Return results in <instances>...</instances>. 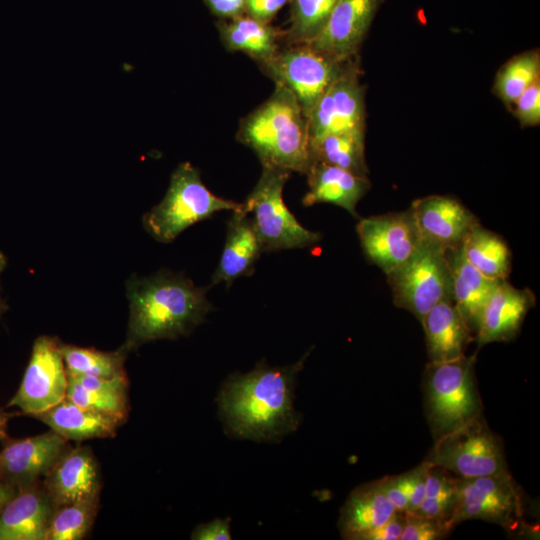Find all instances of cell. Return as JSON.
I'll use <instances>...</instances> for the list:
<instances>
[{
    "mask_svg": "<svg viewBox=\"0 0 540 540\" xmlns=\"http://www.w3.org/2000/svg\"><path fill=\"white\" fill-rule=\"evenodd\" d=\"M289 0H245V14L264 23H270Z\"/></svg>",
    "mask_w": 540,
    "mask_h": 540,
    "instance_id": "cell-38",
    "label": "cell"
},
{
    "mask_svg": "<svg viewBox=\"0 0 540 540\" xmlns=\"http://www.w3.org/2000/svg\"><path fill=\"white\" fill-rule=\"evenodd\" d=\"M512 112L522 126L540 123V79L530 85L512 105Z\"/></svg>",
    "mask_w": 540,
    "mask_h": 540,
    "instance_id": "cell-35",
    "label": "cell"
},
{
    "mask_svg": "<svg viewBox=\"0 0 540 540\" xmlns=\"http://www.w3.org/2000/svg\"><path fill=\"white\" fill-rule=\"evenodd\" d=\"M237 138L255 152L262 167L305 174L311 163L308 119L280 84L241 121Z\"/></svg>",
    "mask_w": 540,
    "mask_h": 540,
    "instance_id": "cell-3",
    "label": "cell"
},
{
    "mask_svg": "<svg viewBox=\"0 0 540 540\" xmlns=\"http://www.w3.org/2000/svg\"><path fill=\"white\" fill-rule=\"evenodd\" d=\"M221 40L229 51L243 52L263 64L279 50L283 37L270 23L256 20L246 14L217 23Z\"/></svg>",
    "mask_w": 540,
    "mask_h": 540,
    "instance_id": "cell-26",
    "label": "cell"
},
{
    "mask_svg": "<svg viewBox=\"0 0 540 540\" xmlns=\"http://www.w3.org/2000/svg\"><path fill=\"white\" fill-rule=\"evenodd\" d=\"M207 287L168 270L126 282L130 316L123 346L134 350L150 341L189 335L213 309Z\"/></svg>",
    "mask_w": 540,
    "mask_h": 540,
    "instance_id": "cell-2",
    "label": "cell"
},
{
    "mask_svg": "<svg viewBox=\"0 0 540 540\" xmlns=\"http://www.w3.org/2000/svg\"><path fill=\"white\" fill-rule=\"evenodd\" d=\"M428 463L424 461L415 469L398 475L400 486L406 494L409 504L406 512H413L425 497V480Z\"/></svg>",
    "mask_w": 540,
    "mask_h": 540,
    "instance_id": "cell-36",
    "label": "cell"
},
{
    "mask_svg": "<svg viewBox=\"0 0 540 540\" xmlns=\"http://www.w3.org/2000/svg\"><path fill=\"white\" fill-rule=\"evenodd\" d=\"M245 0H204L209 11L220 19H232L245 14Z\"/></svg>",
    "mask_w": 540,
    "mask_h": 540,
    "instance_id": "cell-41",
    "label": "cell"
},
{
    "mask_svg": "<svg viewBox=\"0 0 540 540\" xmlns=\"http://www.w3.org/2000/svg\"><path fill=\"white\" fill-rule=\"evenodd\" d=\"M356 231L367 259L386 275L404 264L423 242L410 209L362 218Z\"/></svg>",
    "mask_w": 540,
    "mask_h": 540,
    "instance_id": "cell-13",
    "label": "cell"
},
{
    "mask_svg": "<svg viewBox=\"0 0 540 540\" xmlns=\"http://www.w3.org/2000/svg\"><path fill=\"white\" fill-rule=\"evenodd\" d=\"M425 462L460 478L492 475L507 470L501 443L482 418L436 438Z\"/></svg>",
    "mask_w": 540,
    "mask_h": 540,
    "instance_id": "cell-10",
    "label": "cell"
},
{
    "mask_svg": "<svg viewBox=\"0 0 540 540\" xmlns=\"http://www.w3.org/2000/svg\"><path fill=\"white\" fill-rule=\"evenodd\" d=\"M68 374L72 375L86 389L102 393L127 394V376L106 378L92 375Z\"/></svg>",
    "mask_w": 540,
    "mask_h": 540,
    "instance_id": "cell-37",
    "label": "cell"
},
{
    "mask_svg": "<svg viewBox=\"0 0 540 540\" xmlns=\"http://www.w3.org/2000/svg\"><path fill=\"white\" fill-rule=\"evenodd\" d=\"M521 490L506 470L492 475L456 479V496L449 520L454 528L470 519L515 529L523 515Z\"/></svg>",
    "mask_w": 540,
    "mask_h": 540,
    "instance_id": "cell-9",
    "label": "cell"
},
{
    "mask_svg": "<svg viewBox=\"0 0 540 540\" xmlns=\"http://www.w3.org/2000/svg\"><path fill=\"white\" fill-rule=\"evenodd\" d=\"M475 361L476 354L427 364L426 412L435 439L482 418Z\"/></svg>",
    "mask_w": 540,
    "mask_h": 540,
    "instance_id": "cell-5",
    "label": "cell"
},
{
    "mask_svg": "<svg viewBox=\"0 0 540 540\" xmlns=\"http://www.w3.org/2000/svg\"><path fill=\"white\" fill-rule=\"evenodd\" d=\"M262 253L251 217L240 210L233 211L227 222L226 240L211 286L225 283L230 287L237 278L252 275Z\"/></svg>",
    "mask_w": 540,
    "mask_h": 540,
    "instance_id": "cell-21",
    "label": "cell"
},
{
    "mask_svg": "<svg viewBox=\"0 0 540 540\" xmlns=\"http://www.w3.org/2000/svg\"><path fill=\"white\" fill-rule=\"evenodd\" d=\"M535 301L530 289H518L506 279L499 280L481 315L475 335L478 347L514 339Z\"/></svg>",
    "mask_w": 540,
    "mask_h": 540,
    "instance_id": "cell-18",
    "label": "cell"
},
{
    "mask_svg": "<svg viewBox=\"0 0 540 540\" xmlns=\"http://www.w3.org/2000/svg\"><path fill=\"white\" fill-rule=\"evenodd\" d=\"M306 355L283 367H271L263 360L246 374L229 376L218 395L226 431L254 441L279 440L295 431L300 420L293 405L295 380Z\"/></svg>",
    "mask_w": 540,
    "mask_h": 540,
    "instance_id": "cell-1",
    "label": "cell"
},
{
    "mask_svg": "<svg viewBox=\"0 0 540 540\" xmlns=\"http://www.w3.org/2000/svg\"><path fill=\"white\" fill-rule=\"evenodd\" d=\"M403 526L404 512L396 511L386 523L368 532L363 540H398Z\"/></svg>",
    "mask_w": 540,
    "mask_h": 540,
    "instance_id": "cell-40",
    "label": "cell"
},
{
    "mask_svg": "<svg viewBox=\"0 0 540 540\" xmlns=\"http://www.w3.org/2000/svg\"><path fill=\"white\" fill-rule=\"evenodd\" d=\"M338 0H289V28L285 33L292 44H309L321 32Z\"/></svg>",
    "mask_w": 540,
    "mask_h": 540,
    "instance_id": "cell-32",
    "label": "cell"
},
{
    "mask_svg": "<svg viewBox=\"0 0 540 540\" xmlns=\"http://www.w3.org/2000/svg\"><path fill=\"white\" fill-rule=\"evenodd\" d=\"M6 265H7V258L5 254L0 250V276L3 270L5 269ZM7 308L8 307L6 303L4 302V300L1 298V293H0V318L3 315V313L7 310Z\"/></svg>",
    "mask_w": 540,
    "mask_h": 540,
    "instance_id": "cell-45",
    "label": "cell"
},
{
    "mask_svg": "<svg viewBox=\"0 0 540 540\" xmlns=\"http://www.w3.org/2000/svg\"><path fill=\"white\" fill-rule=\"evenodd\" d=\"M396 512L383 492L380 480L355 488L345 501L339 518L344 539L363 540L371 530L386 523Z\"/></svg>",
    "mask_w": 540,
    "mask_h": 540,
    "instance_id": "cell-24",
    "label": "cell"
},
{
    "mask_svg": "<svg viewBox=\"0 0 540 540\" xmlns=\"http://www.w3.org/2000/svg\"><path fill=\"white\" fill-rule=\"evenodd\" d=\"M194 540H228L231 539L230 519L216 518L208 523L198 525L191 534Z\"/></svg>",
    "mask_w": 540,
    "mask_h": 540,
    "instance_id": "cell-39",
    "label": "cell"
},
{
    "mask_svg": "<svg viewBox=\"0 0 540 540\" xmlns=\"http://www.w3.org/2000/svg\"><path fill=\"white\" fill-rule=\"evenodd\" d=\"M290 173L262 167V173L241 209L251 214L263 252L306 248L321 240V234L303 227L283 201V188Z\"/></svg>",
    "mask_w": 540,
    "mask_h": 540,
    "instance_id": "cell-6",
    "label": "cell"
},
{
    "mask_svg": "<svg viewBox=\"0 0 540 540\" xmlns=\"http://www.w3.org/2000/svg\"><path fill=\"white\" fill-rule=\"evenodd\" d=\"M396 306L411 312L420 322L443 300H452L451 273L446 250L422 242L400 267L387 274Z\"/></svg>",
    "mask_w": 540,
    "mask_h": 540,
    "instance_id": "cell-8",
    "label": "cell"
},
{
    "mask_svg": "<svg viewBox=\"0 0 540 540\" xmlns=\"http://www.w3.org/2000/svg\"><path fill=\"white\" fill-rule=\"evenodd\" d=\"M352 60L341 61L310 44H292L260 64L275 84L287 88L307 117Z\"/></svg>",
    "mask_w": 540,
    "mask_h": 540,
    "instance_id": "cell-7",
    "label": "cell"
},
{
    "mask_svg": "<svg viewBox=\"0 0 540 540\" xmlns=\"http://www.w3.org/2000/svg\"><path fill=\"white\" fill-rule=\"evenodd\" d=\"M99 506V497L54 507L45 540H79L93 525Z\"/></svg>",
    "mask_w": 540,
    "mask_h": 540,
    "instance_id": "cell-31",
    "label": "cell"
},
{
    "mask_svg": "<svg viewBox=\"0 0 540 540\" xmlns=\"http://www.w3.org/2000/svg\"><path fill=\"white\" fill-rule=\"evenodd\" d=\"M364 134L339 133L321 138L310 144L311 161H319L367 177Z\"/></svg>",
    "mask_w": 540,
    "mask_h": 540,
    "instance_id": "cell-28",
    "label": "cell"
},
{
    "mask_svg": "<svg viewBox=\"0 0 540 540\" xmlns=\"http://www.w3.org/2000/svg\"><path fill=\"white\" fill-rule=\"evenodd\" d=\"M410 210L422 240L445 250L459 246L479 222L464 205L449 196L417 199Z\"/></svg>",
    "mask_w": 540,
    "mask_h": 540,
    "instance_id": "cell-16",
    "label": "cell"
},
{
    "mask_svg": "<svg viewBox=\"0 0 540 540\" xmlns=\"http://www.w3.org/2000/svg\"><path fill=\"white\" fill-rule=\"evenodd\" d=\"M382 0H338L321 32L309 44L341 61L357 53Z\"/></svg>",
    "mask_w": 540,
    "mask_h": 540,
    "instance_id": "cell-15",
    "label": "cell"
},
{
    "mask_svg": "<svg viewBox=\"0 0 540 540\" xmlns=\"http://www.w3.org/2000/svg\"><path fill=\"white\" fill-rule=\"evenodd\" d=\"M66 371L76 375H92L106 378L126 376L124 363L127 349L106 352L60 343Z\"/></svg>",
    "mask_w": 540,
    "mask_h": 540,
    "instance_id": "cell-29",
    "label": "cell"
},
{
    "mask_svg": "<svg viewBox=\"0 0 540 540\" xmlns=\"http://www.w3.org/2000/svg\"><path fill=\"white\" fill-rule=\"evenodd\" d=\"M452 528L447 522L404 512L401 540H436L447 536Z\"/></svg>",
    "mask_w": 540,
    "mask_h": 540,
    "instance_id": "cell-34",
    "label": "cell"
},
{
    "mask_svg": "<svg viewBox=\"0 0 540 540\" xmlns=\"http://www.w3.org/2000/svg\"><path fill=\"white\" fill-rule=\"evenodd\" d=\"M43 486L54 507L99 497V471L91 449L66 450L45 475Z\"/></svg>",
    "mask_w": 540,
    "mask_h": 540,
    "instance_id": "cell-17",
    "label": "cell"
},
{
    "mask_svg": "<svg viewBox=\"0 0 540 540\" xmlns=\"http://www.w3.org/2000/svg\"><path fill=\"white\" fill-rule=\"evenodd\" d=\"M241 203L213 194L191 163L173 171L162 201L143 216L145 230L157 241L169 243L186 228L222 210L238 211Z\"/></svg>",
    "mask_w": 540,
    "mask_h": 540,
    "instance_id": "cell-4",
    "label": "cell"
},
{
    "mask_svg": "<svg viewBox=\"0 0 540 540\" xmlns=\"http://www.w3.org/2000/svg\"><path fill=\"white\" fill-rule=\"evenodd\" d=\"M310 144L339 133H365L364 87L351 62L308 116Z\"/></svg>",
    "mask_w": 540,
    "mask_h": 540,
    "instance_id": "cell-12",
    "label": "cell"
},
{
    "mask_svg": "<svg viewBox=\"0 0 540 540\" xmlns=\"http://www.w3.org/2000/svg\"><path fill=\"white\" fill-rule=\"evenodd\" d=\"M16 492L17 489L0 482V509Z\"/></svg>",
    "mask_w": 540,
    "mask_h": 540,
    "instance_id": "cell-44",
    "label": "cell"
},
{
    "mask_svg": "<svg viewBox=\"0 0 540 540\" xmlns=\"http://www.w3.org/2000/svg\"><path fill=\"white\" fill-rule=\"evenodd\" d=\"M15 414L16 413L6 412L3 408L0 407V441L4 442L9 438L7 434V425L9 419Z\"/></svg>",
    "mask_w": 540,
    "mask_h": 540,
    "instance_id": "cell-43",
    "label": "cell"
},
{
    "mask_svg": "<svg viewBox=\"0 0 540 540\" xmlns=\"http://www.w3.org/2000/svg\"><path fill=\"white\" fill-rule=\"evenodd\" d=\"M383 492L388 500L393 504L396 511L406 512L408 509V498L402 490L398 476H389L380 479Z\"/></svg>",
    "mask_w": 540,
    "mask_h": 540,
    "instance_id": "cell-42",
    "label": "cell"
},
{
    "mask_svg": "<svg viewBox=\"0 0 540 540\" xmlns=\"http://www.w3.org/2000/svg\"><path fill=\"white\" fill-rule=\"evenodd\" d=\"M34 417L67 441L77 442L114 437L123 423L114 416L84 409L67 397Z\"/></svg>",
    "mask_w": 540,
    "mask_h": 540,
    "instance_id": "cell-25",
    "label": "cell"
},
{
    "mask_svg": "<svg viewBox=\"0 0 540 540\" xmlns=\"http://www.w3.org/2000/svg\"><path fill=\"white\" fill-rule=\"evenodd\" d=\"M305 174L309 189L304 206L331 203L358 217L356 206L370 188L368 177L319 161H311Z\"/></svg>",
    "mask_w": 540,
    "mask_h": 540,
    "instance_id": "cell-20",
    "label": "cell"
},
{
    "mask_svg": "<svg viewBox=\"0 0 540 540\" xmlns=\"http://www.w3.org/2000/svg\"><path fill=\"white\" fill-rule=\"evenodd\" d=\"M540 79L538 50L526 51L507 61L498 71L494 82L495 95L511 108L516 99Z\"/></svg>",
    "mask_w": 540,
    "mask_h": 540,
    "instance_id": "cell-30",
    "label": "cell"
},
{
    "mask_svg": "<svg viewBox=\"0 0 540 540\" xmlns=\"http://www.w3.org/2000/svg\"><path fill=\"white\" fill-rule=\"evenodd\" d=\"M66 397L74 404L95 412L107 414L124 421L127 412V394L102 393L83 387L72 375L68 374Z\"/></svg>",
    "mask_w": 540,
    "mask_h": 540,
    "instance_id": "cell-33",
    "label": "cell"
},
{
    "mask_svg": "<svg viewBox=\"0 0 540 540\" xmlns=\"http://www.w3.org/2000/svg\"><path fill=\"white\" fill-rule=\"evenodd\" d=\"M421 324L431 362L464 356L473 339L472 331L453 300H443L436 304L423 317Z\"/></svg>",
    "mask_w": 540,
    "mask_h": 540,
    "instance_id": "cell-22",
    "label": "cell"
},
{
    "mask_svg": "<svg viewBox=\"0 0 540 540\" xmlns=\"http://www.w3.org/2000/svg\"><path fill=\"white\" fill-rule=\"evenodd\" d=\"M67 440L50 431L23 439H7L0 450V482L15 489L45 476L62 454Z\"/></svg>",
    "mask_w": 540,
    "mask_h": 540,
    "instance_id": "cell-14",
    "label": "cell"
},
{
    "mask_svg": "<svg viewBox=\"0 0 540 540\" xmlns=\"http://www.w3.org/2000/svg\"><path fill=\"white\" fill-rule=\"evenodd\" d=\"M461 244L446 250L452 300L476 335L485 304L499 280L486 277L472 266L465 258Z\"/></svg>",
    "mask_w": 540,
    "mask_h": 540,
    "instance_id": "cell-23",
    "label": "cell"
},
{
    "mask_svg": "<svg viewBox=\"0 0 540 540\" xmlns=\"http://www.w3.org/2000/svg\"><path fill=\"white\" fill-rule=\"evenodd\" d=\"M60 343L50 336H40L34 341L21 384L7 407H17L23 414L34 417L66 397L68 376Z\"/></svg>",
    "mask_w": 540,
    "mask_h": 540,
    "instance_id": "cell-11",
    "label": "cell"
},
{
    "mask_svg": "<svg viewBox=\"0 0 540 540\" xmlns=\"http://www.w3.org/2000/svg\"><path fill=\"white\" fill-rule=\"evenodd\" d=\"M53 510L43 483L17 489L0 509V540H45Z\"/></svg>",
    "mask_w": 540,
    "mask_h": 540,
    "instance_id": "cell-19",
    "label": "cell"
},
{
    "mask_svg": "<svg viewBox=\"0 0 540 540\" xmlns=\"http://www.w3.org/2000/svg\"><path fill=\"white\" fill-rule=\"evenodd\" d=\"M469 263L490 279H507L511 271V252L505 241L478 222L461 244Z\"/></svg>",
    "mask_w": 540,
    "mask_h": 540,
    "instance_id": "cell-27",
    "label": "cell"
}]
</instances>
